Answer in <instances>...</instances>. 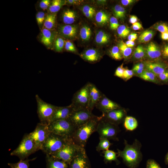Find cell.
<instances>
[{"instance_id":"cell-60","label":"cell","mask_w":168,"mask_h":168,"mask_svg":"<svg viewBox=\"0 0 168 168\" xmlns=\"http://www.w3.org/2000/svg\"><path fill=\"white\" fill-rule=\"evenodd\" d=\"M167 41H168V39H167Z\"/></svg>"},{"instance_id":"cell-8","label":"cell","mask_w":168,"mask_h":168,"mask_svg":"<svg viewBox=\"0 0 168 168\" xmlns=\"http://www.w3.org/2000/svg\"><path fill=\"white\" fill-rule=\"evenodd\" d=\"M82 148L76 144L70 138L60 150L51 156L64 161L69 165L73 158Z\"/></svg>"},{"instance_id":"cell-15","label":"cell","mask_w":168,"mask_h":168,"mask_svg":"<svg viewBox=\"0 0 168 168\" xmlns=\"http://www.w3.org/2000/svg\"><path fill=\"white\" fill-rule=\"evenodd\" d=\"M73 109L74 106L72 104L65 106H57L51 122L57 120L68 119Z\"/></svg>"},{"instance_id":"cell-52","label":"cell","mask_w":168,"mask_h":168,"mask_svg":"<svg viewBox=\"0 0 168 168\" xmlns=\"http://www.w3.org/2000/svg\"><path fill=\"white\" fill-rule=\"evenodd\" d=\"M137 37V34L136 33H132L130 34L128 36V40L134 41Z\"/></svg>"},{"instance_id":"cell-26","label":"cell","mask_w":168,"mask_h":168,"mask_svg":"<svg viewBox=\"0 0 168 168\" xmlns=\"http://www.w3.org/2000/svg\"><path fill=\"white\" fill-rule=\"evenodd\" d=\"M103 153L104 154V161L105 163L114 161L117 165L120 164V161L117 158V153L109 150L103 151Z\"/></svg>"},{"instance_id":"cell-51","label":"cell","mask_w":168,"mask_h":168,"mask_svg":"<svg viewBox=\"0 0 168 168\" xmlns=\"http://www.w3.org/2000/svg\"><path fill=\"white\" fill-rule=\"evenodd\" d=\"M132 27L133 30H138L141 29L142 28V26L139 22H137L133 24Z\"/></svg>"},{"instance_id":"cell-53","label":"cell","mask_w":168,"mask_h":168,"mask_svg":"<svg viewBox=\"0 0 168 168\" xmlns=\"http://www.w3.org/2000/svg\"><path fill=\"white\" fill-rule=\"evenodd\" d=\"M135 1L133 0H122L121 2L123 5L126 6L132 4Z\"/></svg>"},{"instance_id":"cell-49","label":"cell","mask_w":168,"mask_h":168,"mask_svg":"<svg viewBox=\"0 0 168 168\" xmlns=\"http://www.w3.org/2000/svg\"><path fill=\"white\" fill-rule=\"evenodd\" d=\"M51 1L49 0H43L40 3V7L43 10L48 9L50 5Z\"/></svg>"},{"instance_id":"cell-25","label":"cell","mask_w":168,"mask_h":168,"mask_svg":"<svg viewBox=\"0 0 168 168\" xmlns=\"http://www.w3.org/2000/svg\"><path fill=\"white\" fill-rule=\"evenodd\" d=\"M138 76L146 81L156 84L160 83V82L158 80L156 76L151 71L146 69L142 74Z\"/></svg>"},{"instance_id":"cell-10","label":"cell","mask_w":168,"mask_h":168,"mask_svg":"<svg viewBox=\"0 0 168 168\" xmlns=\"http://www.w3.org/2000/svg\"><path fill=\"white\" fill-rule=\"evenodd\" d=\"M50 133L48 125L40 122L37 124L34 130L29 133V135L38 149L41 150L42 145Z\"/></svg>"},{"instance_id":"cell-38","label":"cell","mask_w":168,"mask_h":168,"mask_svg":"<svg viewBox=\"0 0 168 168\" xmlns=\"http://www.w3.org/2000/svg\"><path fill=\"white\" fill-rule=\"evenodd\" d=\"M110 55L113 59L119 60L122 59L123 57L118 46H115L110 51Z\"/></svg>"},{"instance_id":"cell-21","label":"cell","mask_w":168,"mask_h":168,"mask_svg":"<svg viewBox=\"0 0 168 168\" xmlns=\"http://www.w3.org/2000/svg\"><path fill=\"white\" fill-rule=\"evenodd\" d=\"M60 33L63 37L69 39H73L77 33V28L76 26L72 25H64L59 27Z\"/></svg>"},{"instance_id":"cell-13","label":"cell","mask_w":168,"mask_h":168,"mask_svg":"<svg viewBox=\"0 0 168 168\" xmlns=\"http://www.w3.org/2000/svg\"><path fill=\"white\" fill-rule=\"evenodd\" d=\"M69 168H91L85 148H82L73 158Z\"/></svg>"},{"instance_id":"cell-42","label":"cell","mask_w":168,"mask_h":168,"mask_svg":"<svg viewBox=\"0 0 168 168\" xmlns=\"http://www.w3.org/2000/svg\"><path fill=\"white\" fill-rule=\"evenodd\" d=\"M45 16L44 13L42 12H39L37 13L36 20L39 26H40L44 24Z\"/></svg>"},{"instance_id":"cell-18","label":"cell","mask_w":168,"mask_h":168,"mask_svg":"<svg viewBox=\"0 0 168 168\" xmlns=\"http://www.w3.org/2000/svg\"><path fill=\"white\" fill-rule=\"evenodd\" d=\"M144 49L146 56L150 60H159L162 56L161 50L153 42H150Z\"/></svg>"},{"instance_id":"cell-7","label":"cell","mask_w":168,"mask_h":168,"mask_svg":"<svg viewBox=\"0 0 168 168\" xmlns=\"http://www.w3.org/2000/svg\"><path fill=\"white\" fill-rule=\"evenodd\" d=\"M96 132L99 135V138H105L108 140L118 141V133L120 132L118 126L111 124L102 119L101 116L98 122Z\"/></svg>"},{"instance_id":"cell-19","label":"cell","mask_w":168,"mask_h":168,"mask_svg":"<svg viewBox=\"0 0 168 168\" xmlns=\"http://www.w3.org/2000/svg\"><path fill=\"white\" fill-rule=\"evenodd\" d=\"M40 39L42 44L47 48H50L55 40V35L53 30L43 28L41 32Z\"/></svg>"},{"instance_id":"cell-41","label":"cell","mask_w":168,"mask_h":168,"mask_svg":"<svg viewBox=\"0 0 168 168\" xmlns=\"http://www.w3.org/2000/svg\"><path fill=\"white\" fill-rule=\"evenodd\" d=\"M155 28L161 33L168 32V25L164 23L157 24L155 26Z\"/></svg>"},{"instance_id":"cell-45","label":"cell","mask_w":168,"mask_h":168,"mask_svg":"<svg viewBox=\"0 0 168 168\" xmlns=\"http://www.w3.org/2000/svg\"><path fill=\"white\" fill-rule=\"evenodd\" d=\"M134 75L132 70L125 69L122 78L124 81H127L132 78Z\"/></svg>"},{"instance_id":"cell-58","label":"cell","mask_w":168,"mask_h":168,"mask_svg":"<svg viewBox=\"0 0 168 168\" xmlns=\"http://www.w3.org/2000/svg\"><path fill=\"white\" fill-rule=\"evenodd\" d=\"M161 37L162 40H167L168 38V32L161 33Z\"/></svg>"},{"instance_id":"cell-44","label":"cell","mask_w":168,"mask_h":168,"mask_svg":"<svg viewBox=\"0 0 168 168\" xmlns=\"http://www.w3.org/2000/svg\"><path fill=\"white\" fill-rule=\"evenodd\" d=\"M110 27L112 30H117L119 25L117 18L111 17L110 18Z\"/></svg>"},{"instance_id":"cell-40","label":"cell","mask_w":168,"mask_h":168,"mask_svg":"<svg viewBox=\"0 0 168 168\" xmlns=\"http://www.w3.org/2000/svg\"><path fill=\"white\" fill-rule=\"evenodd\" d=\"M65 43L64 40L62 38L58 37L54 41V47L56 51L62 52L65 45Z\"/></svg>"},{"instance_id":"cell-46","label":"cell","mask_w":168,"mask_h":168,"mask_svg":"<svg viewBox=\"0 0 168 168\" xmlns=\"http://www.w3.org/2000/svg\"><path fill=\"white\" fill-rule=\"evenodd\" d=\"M160 82L164 83L168 82V69H167L165 72L156 76Z\"/></svg>"},{"instance_id":"cell-23","label":"cell","mask_w":168,"mask_h":168,"mask_svg":"<svg viewBox=\"0 0 168 168\" xmlns=\"http://www.w3.org/2000/svg\"><path fill=\"white\" fill-rule=\"evenodd\" d=\"M57 18L56 13H49L45 16L43 28L49 30L54 28Z\"/></svg>"},{"instance_id":"cell-14","label":"cell","mask_w":168,"mask_h":168,"mask_svg":"<svg viewBox=\"0 0 168 168\" xmlns=\"http://www.w3.org/2000/svg\"><path fill=\"white\" fill-rule=\"evenodd\" d=\"M95 107L101 112L102 114H106L113 110L121 107L119 104L109 99L103 93Z\"/></svg>"},{"instance_id":"cell-32","label":"cell","mask_w":168,"mask_h":168,"mask_svg":"<svg viewBox=\"0 0 168 168\" xmlns=\"http://www.w3.org/2000/svg\"><path fill=\"white\" fill-rule=\"evenodd\" d=\"M36 157L29 159L27 158L25 160H20L16 163H8V165L10 168H29V162L35 160Z\"/></svg>"},{"instance_id":"cell-3","label":"cell","mask_w":168,"mask_h":168,"mask_svg":"<svg viewBox=\"0 0 168 168\" xmlns=\"http://www.w3.org/2000/svg\"><path fill=\"white\" fill-rule=\"evenodd\" d=\"M70 138L50 132L41 150L46 154L51 155L60 150Z\"/></svg>"},{"instance_id":"cell-5","label":"cell","mask_w":168,"mask_h":168,"mask_svg":"<svg viewBox=\"0 0 168 168\" xmlns=\"http://www.w3.org/2000/svg\"><path fill=\"white\" fill-rule=\"evenodd\" d=\"M48 126L50 132L69 138H72L77 129L68 119L52 122Z\"/></svg>"},{"instance_id":"cell-57","label":"cell","mask_w":168,"mask_h":168,"mask_svg":"<svg viewBox=\"0 0 168 168\" xmlns=\"http://www.w3.org/2000/svg\"><path fill=\"white\" fill-rule=\"evenodd\" d=\"M126 45L130 48L133 47L135 45V43L134 41L128 40L125 43Z\"/></svg>"},{"instance_id":"cell-29","label":"cell","mask_w":168,"mask_h":168,"mask_svg":"<svg viewBox=\"0 0 168 168\" xmlns=\"http://www.w3.org/2000/svg\"><path fill=\"white\" fill-rule=\"evenodd\" d=\"M95 20L99 24L104 25L106 24L109 20V15L105 12L100 11L95 15Z\"/></svg>"},{"instance_id":"cell-30","label":"cell","mask_w":168,"mask_h":168,"mask_svg":"<svg viewBox=\"0 0 168 168\" xmlns=\"http://www.w3.org/2000/svg\"><path fill=\"white\" fill-rule=\"evenodd\" d=\"M118 46L123 58L125 59L128 58L132 52V48L128 47L123 41L119 42Z\"/></svg>"},{"instance_id":"cell-59","label":"cell","mask_w":168,"mask_h":168,"mask_svg":"<svg viewBox=\"0 0 168 168\" xmlns=\"http://www.w3.org/2000/svg\"><path fill=\"white\" fill-rule=\"evenodd\" d=\"M164 162L166 165H168V152L165 156Z\"/></svg>"},{"instance_id":"cell-1","label":"cell","mask_w":168,"mask_h":168,"mask_svg":"<svg viewBox=\"0 0 168 168\" xmlns=\"http://www.w3.org/2000/svg\"><path fill=\"white\" fill-rule=\"evenodd\" d=\"M124 147L123 150L117 149V156L122 159L124 163L129 168H137L142 160V155L141 151L142 144L135 139L132 144L124 140Z\"/></svg>"},{"instance_id":"cell-28","label":"cell","mask_w":168,"mask_h":168,"mask_svg":"<svg viewBox=\"0 0 168 168\" xmlns=\"http://www.w3.org/2000/svg\"><path fill=\"white\" fill-rule=\"evenodd\" d=\"M124 125L126 130L133 131L136 129L138 126L137 119L131 116H127L124 121Z\"/></svg>"},{"instance_id":"cell-24","label":"cell","mask_w":168,"mask_h":168,"mask_svg":"<svg viewBox=\"0 0 168 168\" xmlns=\"http://www.w3.org/2000/svg\"><path fill=\"white\" fill-rule=\"evenodd\" d=\"M76 17L75 12L69 9L63 11L62 15L63 21L66 25H72L75 22Z\"/></svg>"},{"instance_id":"cell-11","label":"cell","mask_w":168,"mask_h":168,"mask_svg":"<svg viewBox=\"0 0 168 168\" xmlns=\"http://www.w3.org/2000/svg\"><path fill=\"white\" fill-rule=\"evenodd\" d=\"M91 83H87L73 95L71 104L74 108H88Z\"/></svg>"},{"instance_id":"cell-35","label":"cell","mask_w":168,"mask_h":168,"mask_svg":"<svg viewBox=\"0 0 168 168\" xmlns=\"http://www.w3.org/2000/svg\"><path fill=\"white\" fill-rule=\"evenodd\" d=\"M100 142L96 147V150L100 152L101 151H105L109 150L112 143L110 142L109 140L105 138H99Z\"/></svg>"},{"instance_id":"cell-16","label":"cell","mask_w":168,"mask_h":168,"mask_svg":"<svg viewBox=\"0 0 168 168\" xmlns=\"http://www.w3.org/2000/svg\"><path fill=\"white\" fill-rule=\"evenodd\" d=\"M144 63L146 69L151 71L156 76L165 72L168 68L166 64L159 61H147Z\"/></svg>"},{"instance_id":"cell-22","label":"cell","mask_w":168,"mask_h":168,"mask_svg":"<svg viewBox=\"0 0 168 168\" xmlns=\"http://www.w3.org/2000/svg\"><path fill=\"white\" fill-rule=\"evenodd\" d=\"M101 55L96 50L89 49L86 50L81 55L84 60L91 63L98 61L101 58Z\"/></svg>"},{"instance_id":"cell-54","label":"cell","mask_w":168,"mask_h":168,"mask_svg":"<svg viewBox=\"0 0 168 168\" xmlns=\"http://www.w3.org/2000/svg\"><path fill=\"white\" fill-rule=\"evenodd\" d=\"M82 2L81 0H68L66 1L69 4L75 5L79 4Z\"/></svg>"},{"instance_id":"cell-48","label":"cell","mask_w":168,"mask_h":168,"mask_svg":"<svg viewBox=\"0 0 168 168\" xmlns=\"http://www.w3.org/2000/svg\"><path fill=\"white\" fill-rule=\"evenodd\" d=\"M123 65V63L117 68L114 74L115 76L122 78L125 70Z\"/></svg>"},{"instance_id":"cell-36","label":"cell","mask_w":168,"mask_h":168,"mask_svg":"<svg viewBox=\"0 0 168 168\" xmlns=\"http://www.w3.org/2000/svg\"><path fill=\"white\" fill-rule=\"evenodd\" d=\"M113 11L114 14L116 18L122 19L125 16V10L120 5L117 4L115 5L113 8Z\"/></svg>"},{"instance_id":"cell-37","label":"cell","mask_w":168,"mask_h":168,"mask_svg":"<svg viewBox=\"0 0 168 168\" xmlns=\"http://www.w3.org/2000/svg\"><path fill=\"white\" fill-rule=\"evenodd\" d=\"M82 10L84 15L88 18H92L96 14L95 8L89 5L84 6Z\"/></svg>"},{"instance_id":"cell-34","label":"cell","mask_w":168,"mask_h":168,"mask_svg":"<svg viewBox=\"0 0 168 168\" xmlns=\"http://www.w3.org/2000/svg\"><path fill=\"white\" fill-rule=\"evenodd\" d=\"M90 28L86 25H84L80 29V35L82 40L85 41L89 40L91 35Z\"/></svg>"},{"instance_id":"cell-9","label":"cell","mask_w":168,"mask_h":168,"mask_svg":"<svg viewBox=\"0 0 168 168\" xmlns=\"http://www.w3.org/2000/svg\"><path fill=\"white\" fill-rule=\"evenodd\" d=\"M97 116L94 115L87 108H75L74 107L68 119L77 128Z\"/></svg>"},{"instance_id":"cell-6","label":"cell","mask_w":168,"mask_h":168,"mask_svg":"<svg viewBox=\"0 0 168 168\" xmlns=\"http://www.w3.org/2000/svg\"><path fill=\"white\" fill-rule=\"evenodd\" d=\"M37 104V113L40 123L48 125L52 119L57 106L43 100L38 95H35Z\"/></svg>"},{"instance_id":"cell-4","label":"cell","mask_w":168,"mask_h":168,"mask_svg":"<svg viewBox=\"0 0 168 168\" xmlns=\"http://www.w3.org/2000/svg\"><path fill=\"white\" fill-rule=\"evenodd\" d=\"M39 150L29 134H25L17 147L10 154L17 156L20 160H25L31 154Z\"/></svg>"},{"instance_id":"cell-12","label":"cell","mask_w":168,"mask_h":168,"mask_svg":"<svg viewBox=\"0 0 168 168\" xmlns=\"http://www.w3.org/2000/svg\"><path fill=\"white\" fill-rule=\"evenodd\" d=\"M104 120L114 125L118 126L124 121L127 116V111L122 107L110 111L101 116Z\"/></svg>"},{"instance_id":"cell-43","label":"cell","mask_w":168,"mask_h":168,"mask_svg":"<svg viewBox=\"0 0 168 168\" xmlns=\"http://www.w3.org/2000/svg\"><path fill=\"white\" fill-rule=\"evenodd\" d=\"M146 168H162L155 160L153 159H149L147 161Z\"/></svg>"},{"instance_id":"cell-56","label":"cell","mask_w":168,"mask_h":168,"mask_svg":"<svg viewBox=\"0 0 168 168\" xmlns=\"http://www.w3.org/2000/svg\"><path fill=\"white\" fill-rule=\"evenodd\" d=\"M133 68H140L146 69L145 66V65L144 63H138L135 64Z\"/></svg>"},{"instance_id":"cell-39","label":"cell","mask_w":168,"mask_h":168,"mask_svg":"<svg viewBox=\"0 0 168 168\" xmlns=\"http://www.w3.org/2000/svg\"><path fill=\"white\" fill-rule=\"evenodd\" d=\"M129 28L124 25H121L117 29V32L119 36L125 38L127 36L130 32Z\"/></svg>"},{"instance_id":"cell-55","label":"cell","mask_w":168,"mask_h":168,"mask_svg":"<svg viewBox=\"0 0 168 168\" xmlns=\"http://www.w3.org/2000/svg\"><path fill=\"white\" fill-rule=\"evenodd\" d=\"M138 20L137 17L134 15L130 16L129 20V22L132 24H133L136 22H137Z\"/></svg>"},{"instance_id":"cell-20","label":"cell","mask_w":168,"mask_h":168,"mask_svg":"<svg viewBox=\"0 0 168 168\" xmlns=\"http://www.w3.org/2000/svg\"><path fill=\"white\" fill-rule=\"evenodd\" d=\"M46 168H69V165L64 161L46 154Z\"/></svg>"},{"instance_id":"cell-2","label":"cell","mask_w":168,"mask_h":168,"mask_svg":"<svg viewBox=\"0 0 168 168\" xmlns=\"http://www.w3.org/2000/svg\"><path fill=\"white\" fill-rule=\"evenodd\" d=\"M100 116L92 119L77 128L72 138L74 142L79 146L85 148L91 135L96 132Z\"/></svg>"},{"instance_id":"cell-50","label":"cell","mask_w":168,"mask_h":168,"mask_svg":"<svg viewBox=\"0 0 168 168\" xmlns=\"http://www.w3.org/2000/svg\"><path fill=\"white\" fill-rule=\"evenodd\" d=\"M161 50V54L163 57L168 59V44L164 46Z\"/></svg>"},{"instance_id":"cell-47","label":"cell","mask_w":168,"mask_h":168,"mask_svg":"<svg viewBox=\"0 0 168 168\" xmlns=\"http://www.w3.org/2000/svg\"><path fill=\"white\" fill-rule=\"evenodd\" d=\"M64 46L65 49L68 51L72 52H76V48L73 44L69 40L65 41Z\"/></svg>"},{"instance_id":"cell-17","label":"cell","mask_w":168,"mask_h":168,"mask_svg":"<svg viewBox=\"0 0 168 168\" xmlns=\"http://www.w3.org/2000/svg\"><path fill=\"white\" fill-rule=\"evenodd\" d=\"M102 93L93 84L91 83L88 109L91 111L96 106L97 103L100 99Z\"/></svg>"},{"instance_id":"cell-27","label":"cell","mask_w":168,"mask_h":168,"mask_svg":"<svg viewBox=\"0 0 168 168\" xmlns=\"http://www.w3.org/2000/svg\"><path fill=\"white\" fill-rule=\"evenodd\" d=\"M66 1L62 0L52 1L48 9V12L49 13H56L63 5L66 4Z\"/></svg>"},{"instance_id":"cell-31","label":"cell","mask_w":168,"mask_h":168,"mask_svg":"<svg viewBox=\"0 0 168 168\" xmlns=\"http://www.w3.org/2000/svg\"><path fill=\"white\" fill-rule=\"evenodd\" d=\"M95 41L98 44H105L109 41L110 37L109 35L104 31L100 30L98 32L96 35Z\"/></svg>"},{"instance_id":"cell-33","label":"cell","mask_w":168,"mask_h":168,"mask_svg":"<svg viewBox=\"0 0 168 168\" xmlns=\"http://www.w3.org/2000/svg\"><path fill=\"white\" fill-rule=\"evenodd\" d=\"M154 34V31L151 30L144 31L139 37V42L140 43H144L149 41L153 37Z\"/></svg>"}]
</instances>
